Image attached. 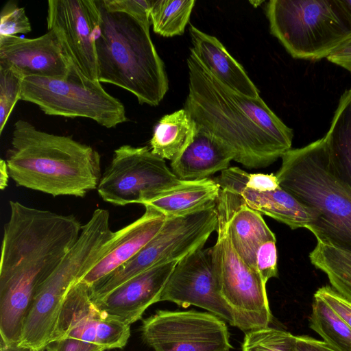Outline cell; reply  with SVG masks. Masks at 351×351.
<instances>
[{
  "mask_svg": "<svg viewBox=\"0 0 351 351\" xmlns=\"http://www.w3.org/2000/svg\"><path fill=\"white\" fill-rule=\"evenodd\" d=\"M325 136L332 162L351 186V88L341 96Z\"/></svg>",
  "mask_w": 351,
  "mask_h": 351,
  "instance_id": "obj_25",
  "label": "cell"
},
{
  "mask_svg": "<svg viewBox=\"0 0 351 351\" xmlns=\"http://www.w3.org/2000/svg\"><path fill=\"white\" fill-rule=\"evenodd\" d=\"M281 159L280 186L321 214L307 229L317 241L351 251V186L332 162L326 136L289 149Z\"/></svg>",
  "mask_w": 351,
  "mask_h": 351,
  "instance_id": "obj_5",
  "label": "cell"
},
{
  "mask_svg": "<svg viewBox=\"0 0 351 351\" xmlns=\"http://www.w3.org/2000/svg\"><path fill=\"white\" fill-rule=\"evenodd\" d=\"M296 351H339L324 341L306 335L295 336Z\"/></svg>",
  "mask_w": 351,
  "mask_h": 351,
  "instance_id": "obj_37",
  "label": "cell"
},
{
  "mask_svg": "<svg viewBox=\"0 0 351 351\" xmlns=\"http://www.w3.org/2000/svg\"><path fill=\"white\" fill-rule=\"evenodd\" d=\"M184 109L197 128L220 141L248 169L269 166L291 149L293 130L259 96L236 92L218 81L190 51Z\"/></svg>",
  "mask_w": 351,
  "mask_h": 351,
  "instance_id": "obj_2",
  "label": "cell"
},
{
  "mask_svg": "<svg viewBox=\"0 0 351 351\" xmlns=\"http://www.w3.org/2000/svg\"><path fill=\"white\" fill-rule=\"evenodd\" d=\"M9 204L0 261V335L6 343L19 344L38 289L77 241L82 226L73 215Z\"/></svg>",
  "mask_w": 351,
  "mask_h": 351,
  "instance_id": "obj_1",
  "label": "cell"
},
{
  "mask_svg": "<svg viewBox=\"0 0 351 351\" xmlns=\"http://www.w3.org/2000/svg\"><path fill=\"white\" fill-rule=\"evenodd\" d=\"M47 24L69 61L88 78L99 81L95 48L99 25L97 0H49Z\"/></svg>",
  "mask_w": 351,
  "mask_h": 351,
  "instance_id": "obj_13",
  "label": "cell"
},
{
  "mask_svg": "<svg viewBox=\"0 0 351 351\" xmlns=\"http://www.w3.org/2000/svg\"><path fill=\"white\" fill-rule=\"evenodd\" d=\"M10 178L8 167L5 160L1 159L0 162V188L4 190L8 183V180Z\"/></svg>",
  "mask_w": 351,
  "mask_h": 351,
  "instance_id": "obj_39",
  "label": "cell"
},
{
  "mask_svg": "<svg viewBox=\"0 0 351 351\" xmlns=\"http://www.w3.org/2000/svg\"><path fill=\"white\" fill-rule=\"evenodd\" d=\"M97 1L98 80L129 91L140 104L158 106L168 91L169 81L150 36L151 24L123 12L109 11L102 0Z\"/></svg>",
  "mask_w": 351,
  "mask_h": 351,
  "instance_id": "obj_4",
  "label": "cell"
},
{
  "mask_svg": "<svg viewBox=\"0 0 351 351\" xmlns=\"http://www.w3.org/2000/svg\"><path fill=\"white\" fill-rule=\"evenodd\" d=\"M230 207V193L221 189L216 204L217 237L210 251L221 295L232 313L233 326L246 333L268 327L272 315L266 284L232 245L228 230Z\"/></svg>",
  "mask_w": 351,
  "mask_h": 351,
  "instance_id": "obj_7",
  "label": "cell"
},
{
  "mask_svg": "<svg viewBox=\"0 0 351 351\" xmlns=\"http://www.w3.org/2000/svg\"><path fill=\"white\" fill-rule=\"evenodd\" d=\"M5 160L17 186L53 197H82L97 189L101 177V156L93 147L21 119L14 124Z\"/></svg>",
  "mask_w": 351,
  "mask_h": 351,
  "instance_id": "obj_3",
  "label": "cell"
},
{
  "mask_svg": "<svg viewBox=\"0 0 351 351\" xmlns=\"http://www.w3.org/2000/svg\"><path fill=\"white\" fill-rule=\"evenodd\" d=\"M177 263L154 266L92 301L101 311L131 325L142 318L149 306L160 302L162 291Z\"/></svg>",
  "mask_w": 351,
  "mask_h": 351,
  "instance_id": "obj_18",
  "label": "cell"
},
{
  "mask_svg": "<svg viewBox=\"0 0 351 351\" xmlns=\"http://www.w3.org/2000/svg\"><path fill=\"white\" fill-rule=\"evenodd\" d=\"M308 257L327 276L332 288L351 302V251L317 241Z\"/></svg>",
  "mask_w": 351,
  "mask_h": 351,
  "instance_id": "obj_26",
  "label": "cell"
},
{
  "mask_svg": "<svg viewBox=\"0 0 351 351\" xmlns=\"http://www.w3.org/2000/svg\"><path fill=\"white\" fill-rule=\"evenodd\" d=\"M243 179L245 187L257 191H266L275 190L280 187L276 174L249 173L243 170Z\"/></svg>",
  "mask_w": 351,
  "mask_h": 351,
  "instance_id": "obj_36",
  "label": "cell"
},
{
  "mask_svg": "<svg viewBox=\"0 0 351 351\" xmlns=\"http://www.w3.org/2000/svg\"><path fill=\"white\" fill-rule=\"evenodd\" d=\"M0 16V36H16L32 30L25 9L13 2L9 1L4 5Z\"/></svg>",
  "mask_w": 351,
  "mask_h": 351,
  "instance_id": "obj_31",
  "label": "cell"
},
{
  "mask_svg": "<svg viewBox=\"0 0 351 351\" xmlns=\"http://www.w3.org/2000/svg\"><path fill=\"white\" fill-rule=\"evenodd\" d=\"M314 295L327 303L351 328V302L330 286L319 288Z\"/></svg>",
  "mask_w": 351,
  "mask_h": 351,
  "instance_id": "obj_34",
  "label": "cell"
},
{
  "mask_svg": "<svg viewBox=\"0 0 351 351\" xmlns=\"http://www.w3.org/2000/svg\"><path fill=\"white\" fill-rule=\"evenodd\" d=\"M232 160L234 156L226 146L197 128L192 141L171 162V167L179 179L196 180L227 169Z\"/></svg>",
  "mask_w": 351,
  "mask_h": 351,
  "instance_id": "obj_21",
  "label": "cell"
},
{
  "mask_svg": "<svg viewBox=\"0 0 351 351\" xmlns=\"http://www.w3.org/2000/svg\"><path fill=\"white\" fill-rule=\"evenodd\" d=\"M243 351H296L295 336L274 328L266 327L245 333Z\"/></svg>",
  "mask_w": 351,
  "mask_h": 351,
  "instance_id": "obj_29",
  "label": "cell"
},
{
  "mask_svg": "<svg viewBox=\"0 0 351 351\" xmlns=\"http://www.w3.org/2000/svg\"><path fill=\"white\" fill-rule=\"evenodd\" d=\"M162 301L184 308L196 306L234 324L232 311L220 293L210 248L198 249L177 263L162 291Z\"/></svg>",
  "mask_w": 351,
  "mask_h": 351,
  "instance_id": "obj_15",
  "label": "cell"
},
{
  "mask_svg": "<svg viewBox=\"0 0 351 351\" xmlns=\"http://www.w3.org/2000/svg\"><path fill=\"white\" fill-rule=\"evenodd\" d=\"M196 131V123L184 108L165 114L154 128L150 149L172 161L190 144Z\"/></svg>",
  "mask_w": 351,
  "mask_h": 351,
  "instance_id": "obj_24",
  "label": "cell"
},
{
  "mask_svg": "<svg viewBox=\"0 0 351 351\" xmlns=\"http://www.w3.org/2000/svg\"><path fill=\"white\" fill-rule=\"evenodd\" d=\"M195 4V0L153 1L150 22L154 32L163 37L183 34Z\"/></svg>",
  "mask_w": 351,
  "mask_h": 351,
  "instance_id": "obj_28",
  "label": "cell"
},
{
  "mask_svg": "<svg viewBox=\"0 0 351 351\" xmlns=\"http://www.w3.org/2000/svg\"><path fill=\"white\" fill-rule=\"evenodd\" d=\"M143 342L155 351H230L224 320L195 310H158L142 321Z\"/></svg>",
  "mask_w": 351,
  "mask_h": 351,
  "instance_id": "obj_12",
  "label": "cell"
},
{
  "mask_svg": "<svg viewBox=\"0 0 351 351\" xmlns=\"http://www.w3.org/2000/svg\"><path fill=\"white\" fill-rule=\"evenodd\" d=\"M310 327L339 351H351V328L322 299L314 295Z\"/></svg>",
  "mask_w": 351,
  "mask_h": 351,
  "instance_id": "obj_27",
  "label": "cell"
},
{
  "mask_svg": "<svg viewBox=\"0 0 351 351\" xmlns=\"http://www.w3.org/2000/svg\"><path fill=\"white\" fill-rule=\"evenodd\" d=\"M217 224L216 206L183 216L166 217L158 232L134 257L90 287L91 300L106 295L154 266L178 262L203 248Z\"/></svg>",
  "mask_w": 351,
  "mask_h": 351,
  "instance_id": "obj_9",
  "label": "cell"
},
{
  "mask_svg": "<svg viewBox=\"0 0 351 351\" xmlns=\"http://www.w3.org/2000/svg\"><path fill=\"white\" fill-rule=\"evenodd\" d=\"M351 11V0H344Z\"/></svg>",
  "mask_w": 351,
  "mask_h": 351,
  "instance_id": "obj_41",
  "label": "cell"
},
{
  "mask_svg": "<svg viewBox=\"0 0 351 351\" xmlns=\"http://www.w3.org/2000/svg\"><path fill=\"white\" fill-rule=\"evenodd\" d=\"M0 351H36L32 348L19 344H8L2 339L0 340ZM43 351V350H42Z\"/></svg>",
  "mask_w": 351,
  "mask_h": 351,
  "instance_id": "obj_40",
  "label": "cell"
},
{
  "mask_svg": "<svg viewBox=\"0 0 351 351\" xmlns=\"http://www.w3.org/2000/svg\"><path fill=\"white\" fill-rule=\"evenodd\" d=\"M102 3L109 11L123 12L151 24L152 0H102Z\"/></svg>",
  "mask_w": 351,
  "mask_h": 351,
  "instance_id": "obj_33",
  "label": "cell"
},
{
  "mask_svg": "<svg viewBox=\"0 0 351 351\" xmlns=\"http://www.w3.org/2000/svg\"><path fill=\"white\" fill-rule=\"evenodd\" d=\"M130 336V325L99 310L90 298V287L78 281L66 296L50 342L70 337L108 350L123 348Z\"/></svg>",
  "mask_w": 351,
  "mask_h": 351,
  "instance_id": "obj_14",
  "label": "cell"
},
{
  "mask_svg": "<svg viewBox=\"0 0 351 351\" xmlns=\"http://www.w3.org/2000/svg\"><path fill=\"white\" fill-rule=\"evenodd\" d=\"M180 180L147 146L124 145L114 151L97 190L104 202L114 205H143Z\"/></svg>",
  "mask_w": 351,
  "mask_h": 351,
  "instance_id": "obj_11",
  "label": "cell"
},
{
  "mask_svg": "<svg viewBox=\"0 0 351 351\" xmlns=\"http://www.w3.org/2000/svg\"><path fill=\"white\" fill-rule=\"evenodd\" d=\"M101 256L99 247L93 240L79 237L38 289L23 322L19 345L36 351L45 350L51 341L69 289Z\"/></svg>",
  "mask_w": 351,
  "mask_h": 351,
  "instance_id": "obj_10",
  "label": "cell"
},
{
  "mask_svg": "<svg viewBox=\"0 0 351 351\" xmlns=\"http://www.w3.org/2000/svg\"><path fill=\"white\" fill-rule=\"evenodd\" d=\"M143 215L114 232L110 250L79 280L89 287L134 257L160 230L166 217L145 204Z\"/></svg>",
  "mask_w": 351,
  "mask_h": 351,
  "instance_id": "obj_19",
  "label": "cell"
},
{
  "mask_svg": "<svg viewBox=\"0 0 351 351\" xmlns=\"http://www.w3.org/2000/svg\"><path fill=\"white\" fill-rule=\"evenodd\" d=\"M327 60L351 74V38L327 57Z\"/></svg>",
  "mask_w": 351,
  "mask_h": 351,
  "instance_id": "obj_38",
  "label": "cell"
},
{
  "mask_svg": "<svg viewBox=\"0 0 351 351\" xmlns=\"http://www.w3.org/2000/svg\"><path fill=\"white\" fill-rule=\"evenodd\" d=\"M43 351H45V350H43Z\"/></svg>",
  "mask_w": 351,
  "mask_h": 351,
  "instance_id": "obj_42",
  "label": "cell"
},
{
  "mask_svg": "<svg viewBox=\"0 0 351 351\" xmlns=\"http://www.w3.org/2000/svg\"><path fill=\"white\" fill-rule=\"evenodd\" d=\"M189 32L192 43L190 51L218 81L246 96H260L258 89L242 65L229 53L216 37L193 25H190Z\"/></svg>",
  "mask_w": 351,
  "mask_h": 351,
  "instance_id": "obj_20",
  "label": "cell"
},
{
  "mask_svg": "<svg viewBox=\"0 0 351 351\" xmlns=\"http://www.w3.org/2000/svg\"><path fill=\"white\" fill-rule=\"evenodd\" d=\"M221 188L215 180H182L144 204L166 217H179L216 206Z\"/></svg>",
  "mask_w": 351,
  "mask_h": 351,
  "instance_id": "obj_23",
  "label": "cell"
},
{
  "mask_svg": "<svg viewBox=\"0 0 351 351\" xmlns=\"http://www.w3.org/2000/svg\"><path fill=\"white\" fill-rule=\"evenodd\" d=\"M23 78L12 69L0 65V134L19 100Z\"/></svg>",
  "mask_w": 351,
  "mask_h": 351,
  "instance_id": "obj_30",
  "label": "cell"
},
{
  "mask_svg": "<svg viewBox=\"0 0 351 351\" xmlns=\"http://www.w3.org/2000/svg\"><path fill=\"white\" fill-rule=\"evenodd\" d=\"M69 62L64 78H23L21 100L36 105L46 114L88 118L106 128L128 121L123 104Z\"/></svg>",
  "mask_w": 351,
  "mask_h": 351,
  "instance_id": "obj_8",
  "label": "cell"
},
{
  "mask_svg": "<svg viewBox=\"0 0 351 351\" xmlns=\"http://www.w3.org/2000/svg\"><path fill=\"white\" fill-rule=\"evenodd\" d=\"M265 10L271 34L293 58H327L351 38L344 0H270Z\"/></svg>",
  "mask_w": 351,
  "mask_h": 351,
  "instance_id": "obj_6",
  "label": "cell"
},
{
  "mask_svg": "<svg viewBox=\"0 0 351 351\" xmlns=\"http://www.w3.org/2000/svg\"><path fill=\"white\" fill-rule=\"evenodd\" d=\"M0 65L23 78H64L70 62L51 30L35 38L0 36Z\"/></svg>",
  "mask_w": 351,
  "mask_h": 351,
  "instance_id": "obj_16",
  "label": "cell"
},
{
  "mask_svg": "<svg viewBox=\"0 0 351 351\" xmlns=\"http://www.w3.org/2000/svg\"><path fill=\"white\" fill-rule=\"evenodd\" d=\"M242 172L239 167H229L214 180L221 189L239 195L250 208L291 229H307L318 221L321 214L317 209L300 202L281 186L266 191L245 187Z\"/></svg>",
  "mask_w": 351,
  "mask_h": 351,
  "instance_id": "obj_17",
  "label": "cell"
},
{
  "mask_svg": "<svg viewBox=\"0 0 351 351\" xmlns=\"http://www.w3.org/2000/svg\"><path fill=\"white\" fill-rule=\"evenodd\" d=\"M228 221L230 237L237 252L252 269L256 268V254L261 243L276 240L261 214L248 207L237 194L230 192Z\"/></svg>",
  "mask_w": 351,
  "mask_h": 351,
  "instance_id": "obj_22",
  "label": "cell"
},
{
  "mask_svg": "<svg viewBox=\"0 0 351 351\" xmlns=\"http://www.w3.org/2000/svg\"><path fill=\"white\" fill-rule=\"evenodd\" d=\"M276 240L263 242L258 247L256 254V268L263 282L278 276V256Z\"/></svg>",
  "mask_w": 351,
  "mask_h": 351,
  "instance_id": "obj_32",
  "label": "cell"
},
{
  "mask_svg": "<svg viewBox=\"0 0 351 351\" xmlns=\"http://www.w3.org/2000/svg\"><path fill=\"white\" fill-rule=\"evenodd\" d=\"M45 351H105L99 345L75 338H63L49 343Z\"/></svg>",
  "mask_w": 351,
  "mask_h": 351,
  "instance_id": "obj_35",
  "label": "cell"
}]
</instances>
